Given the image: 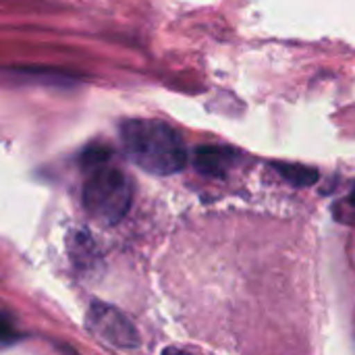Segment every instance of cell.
I'll return each mask as SVG.
<instances>
[{
    "label": "cell",
    "instance_id": "cell-2",
    "mask_svg": "<svg viewBox=\"0 0 355 355\" xmlns=\"http://www.w3.org/2000/svg\"><path fill=\"white\" fill-rule=\"evenodd\" d=\"M83 208L85 212L104 225H116L129 212L133 200V185L129 177L114 168L96 164L83 183Z\"/></svg>",
    "mask_w": 355,
    "mask_h": 355
},
{
    "label": "cell",
    "instance_id": "cell-6",
    "mask_svg": "<svg viewBox=\"0 0 355 355\" xmlns=\"http://www.w3.org/2000/svg\"><path fill=\"white\" fill-rule=\"evenodd\" d=\"M349 200H352V206H355V187L354 191H352V198H349Z\"/></svg>",
    "mask_w": 355,
    "mask_h": 355
},
{
    "label": "cell",
    "instance_id": "cell-5",
    "mask_svg": "<svg viewBox=\"0 0 355 355\" xmlns=\"http://www.w3.org/2000/svg\"><path fill=\"white\" fill-rule=\"evenodd\" d=\"M279 175L295 187H308L318 181V171L304 164H275Z\"/></svg>",
    "mask_w": 355,
    "mask_h": 355
},
{
    "label": "cell",
    "instance_id": "cell-4",
    "mask_svg": "<svg viewBox=\"0 0 355 355\" xmlns=\"http://www.w3.org/2000/svg\"><path fill=\"white\" fill-rule=\"evenodd\" d=\"M233 160H235V152L223 146H200L193 152V166L202 175H210V177L225 175L233 164Z\"/></svg>",
    "mask_w": 355,
    "mask_h": 355
},
{
    "label": "cell",
    "instance_id": "cell-1",
    "mask_svg": "<svg viewBox=\"0 0 355 355\" xmlns=\"http://www.w3.org/2000/svg\"><path fill=\"white\" fill-rule=\"evenodd\" d=\"M121 144L127 156L152 175H175L187 164V148L181 133L162 121H125L121 125Z\"/></svg>",
    "mask_w": 355,
    "mask_h": 355
},
{
    "label": "cell",
    "instance_id": "cell-3",
    "mask_svg": "<svg viewBox=\"0 0 355 355\" xmlns=\"http://www.w3.org/2000/svg\"><path fill=\"white\" fill-rule=\"evenodd\" d=\"M85 327L89 335L119 352H133L139 347V335L129 318L108 304H92L85 316Z\"/></svg>",
    "mask_w": 355,
    "mask_h": 355
}]
</instances>
